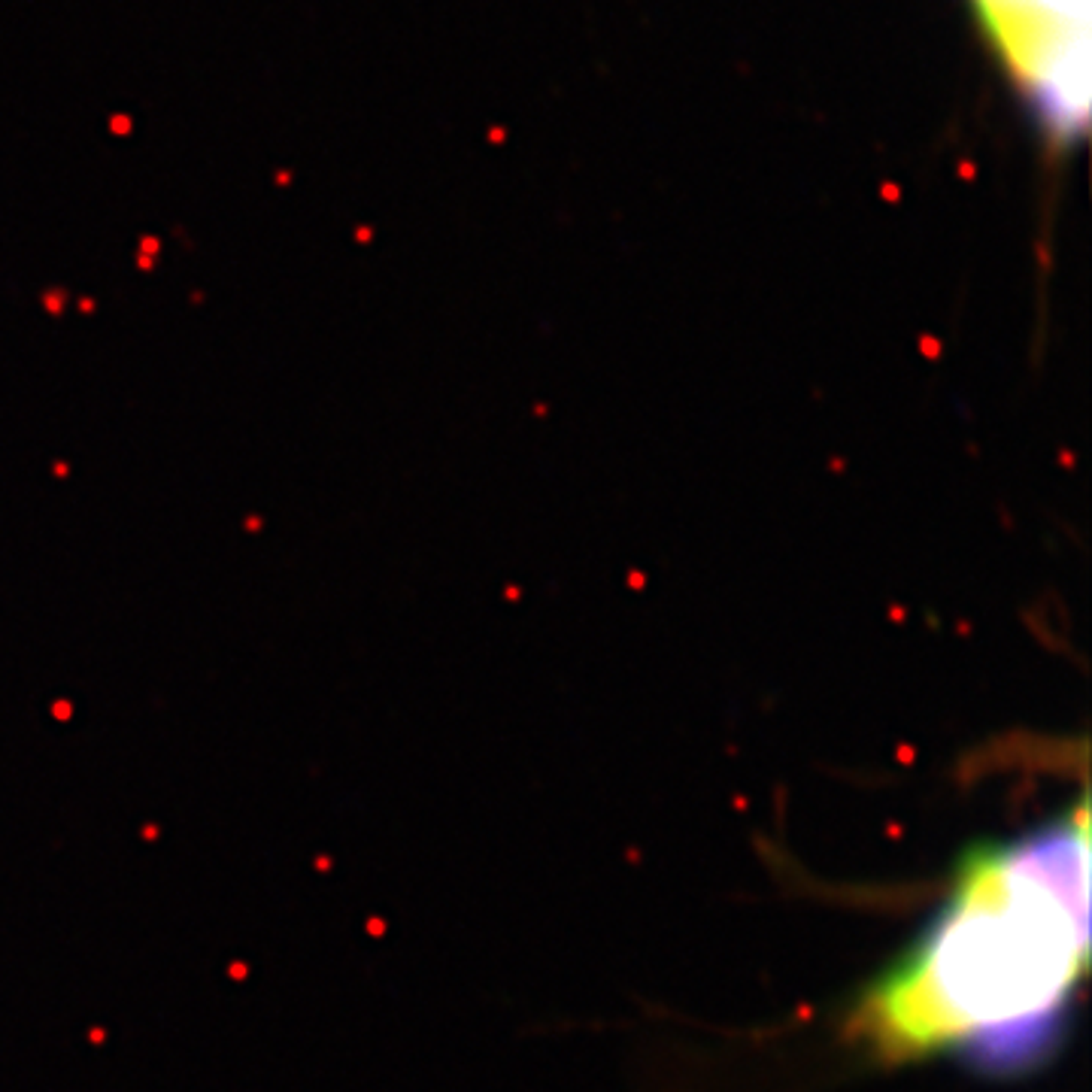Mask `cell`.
I'll list each match as a JSON object with an SVG mask.
<instances>
[{
    "label": "cell",
    "mask_w": 1092,
    "mask_h": 1092,
    "mask_svg": "<svg viewBox=\"0 0 1092 1092\" xmlns=\"http://www.w3.org/2000/svg\"><path fill=\"white\" fill-rule=\"evenodd\" d=\"M1001 70L1053 146L1089 122V0H971Z\"/></svg>",
    "instance_id": "2"
},
{
    "label": "cell",
    "mask_w": 1092,
    "mask_h": 1092,
    "mask_svg": "<svg viewBox=\"0 0 1092 1092\" xmlns=\"http://www.w3.org/2000/svg\"><path fill=\"white\" fill-rule=\"evenodd\" d=\"M1089 965V814L974 850L941 913L855 1011L880 1056L956 1050L990 1069L1041 1059Z\"/></svg>",
    "instance_id": "1"
}]
</instances>
